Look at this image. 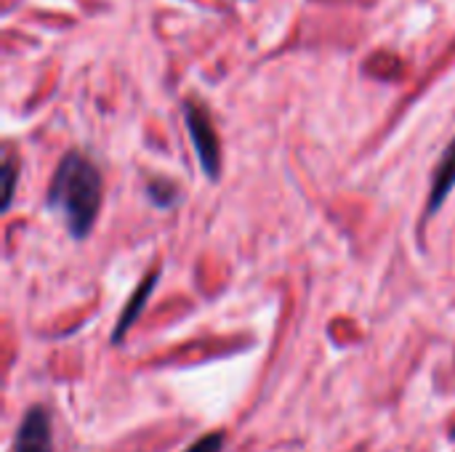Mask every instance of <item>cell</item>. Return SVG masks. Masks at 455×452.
Here are the masks:
<instances>
[{"label": "cell", "mask_w": 455, "mask_h": 452, "mask_svg": "<svg viewBox=\"0 0 455 452\" xmlns=\"http://www.w3.org/2000/svg\"><path fill=\"white\" fill-rule=\"evenodd\" d=\"M184 123H187L192 147L197 152V160H200L205 176L211 181H219L221 147H219V136H216V128H213V120L208 115V109L200 101H184Z\"/></svg>", "instance_id": "2"}, {"label": "cell", "mask_w": 455, "mask_h": 452, "mask_svg": "<svg viewBox=\"0 0 455 452\" xmlns=\"http://www.w3.org/2000/svg\"><path fill=\"white\" fill-rule=\"evenodd\" d=\"M3 178H5V186H3L5 200H3V208H8V205H11V197H13V181H16V168H13L11 155H5V163H3Z\"/></svg>", "instance_id": "8"}, {"label": "cell", "mask_w": 455, "mask_h": 452, "mask_svg": "<svg viewBox=\"0 0 455 452\" xmlns=\"http://www.w3.org/2000/svg\"><path fill=\"white\" fill-rule=\"evenodd\" d=\"M455 186V139L448 144V149H445V155H443V160H440V165H437V170H435V181H432V192H429V208H427V213L429 216H435L443 205H445V200H448V194L453 192Z\"/></svg>", "instance_id": "4"}, {"label": "cell", "mask_w": 455, "mask_h": 452, "mask_svg": "<svg viewBox=\"0 0 455 452\" xmlns=\"http://www.w3.org/2000/svg\"><path fill=\"white\" fill-rule=\"evenodd\" d=\"M157 272H152L149 277H144V282L139 285V290L133 293V298H131V304L125 306V312L120 314V320H117V328H115V336H112V344H120L123 338H125V333L131 330V325L136 322V317L141 314V309H144V304H147V298L152 296V290H155V285H157Z\"/></svg>", "instance_id": "5"}, {"label": "cell", "mask_w": 455, "mask_h": 452, "mask_svg": "<svg viewBox=\"0 0 455 452\" xmlns=\"http://www.w3.org/2000/svg\"><path fill=\"white\" fill-rule=\"evenodd\" d=\"M147 192H149V200L157 205V208H171L173 202H176V197H173V184L171 181H165V178H152L149 181V186H147Z\"/></svg>", "instance_id": "6"}, {"label": "cell", "mask_w": 455, "mask_h": 452, "mask_svg": "<svg viewBox=\"0 0 455 452\" xmlns=\"http://www.w3.org/2000/svg\"><path fill=\"white\" fill-rule=\"evenodd\" d=\"M13 452H53V424L43 405H32L24 413L16 429Z\"/></svg>", "instance_id": "3"}, {"label": "cell", "mask_w": 455, "mask_h": 452, "mask_svg": "<svg viewBox=\"0 0 455 452\" xmlns=\"http://www.w3.org/2000/svg\"><path fill=\"white\" fill-rule=\"evenodd\" d=\"M48 208L64 218L75 240L91 234L101 208V173L88 155L69 152L61 157L48 189Z\"/></svg>", "instance_id": "1"}, {"label": "cell", "mask_w": 455, "mask_h": 452, "mask_svg": "<svg viewBox=\"0 0 455 452\" xmlns=\"http://www.w3.org/2000/svg\"><path fill=\"white\" fill-rule=\"evenodd\" d=\"M184 452H224V432H213L200 437L195 445H189Z\"/></svg>", "instance_id": "7"}]
</instances>
